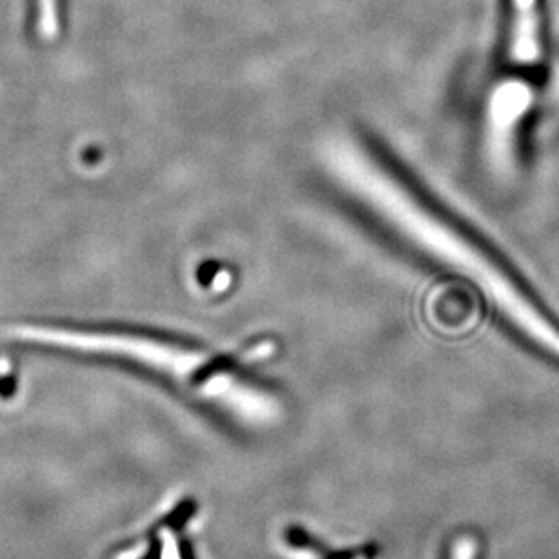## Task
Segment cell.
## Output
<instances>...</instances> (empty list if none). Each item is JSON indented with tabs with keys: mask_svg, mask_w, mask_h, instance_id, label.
Segmentation results:
<instances>
[{
	"mask_svg": "<svg viewBox=\"0 0 559 559\" xmlns=\"http://www.w3.org/2000/svg\"><path fill=\"white\" fill-rule=\"evenodd\" d=\"M37 4L43 11V19L46 24L57 22V15H59V2L57 0H38Z\"/></svg>",
	"mask_w": 559,
	"mask_h": 559,
	"instance_id": "cell-4",
	"label": "cell"
},
{
	"mask_svg": "<svg viewBox=\"0 0 559 559\" xmlns=\"http://www.w3.org/2000/svg\"><path fill=\"white\" fill-rule=\"evenodd\" d=\"M478 558V544L471 536H462L452 545L451 559H476Z\"/></svg>",
	"mask_w": 559,
	"mask_h": 559,
	"instance_id": "cell-3",
	"label": "cell"
},
{
	"mask_svg": "<svg viewBox=\"0 0 559 559\" xmlns=\"http://www.w3.org/2000/svg\"><path fill=\"white\" fill-rule=\"evenodd\" d=\"M509 53L512 62L518 66H531L538 60V0H512Z\"/></svg>",
	"mask_w": 559,
	"mask_h": 559,
	"instance_id": "cell-2",
	"label": "cell"
},
{
	"mask_svg": "<svg viewBox=\"0 0 559 559\" xmlns=\"http://www.w3.org/2000/svg\"><path fill=\"white\" fill-rule=\"evenodd\" d=\"M164 547H162V559H180L177 542L171 533H164Z\"/></svg>",
	"mask_w": 559,
	"mask_h": 559,
	"instance_id": "cell-5",
	"label": "cell"
},
{
	"mask_svg": "<svg viewBox=\"0 0 559 559\" xmlns=\"http://www.w3.org/2000/svg\"><path fill=\"white\" fill-rule=\"evenodd\" d=\"M329 166L340 182L382 216L389 226L399 229L425 253L473 280L522 333L559 358L558 329L523 295L511 276L462 233L419 204L415 194L394 180L371 155L358 145L338 142L329 150Z\"/></svg>",
	"mask_w": 559,
	"mask_h": 559,
	"instance_id": "cell-1",
	"label": "cell"
}]
</instances>
